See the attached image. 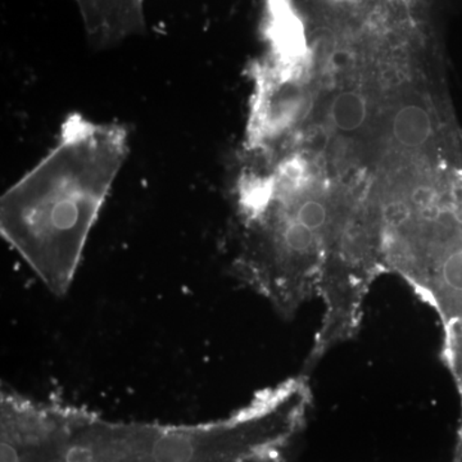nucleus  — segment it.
Segmentation results:
<instances>
[{
    "mask_svg": "<svg viewBox=\"0 0 462 462\" xmlns=\"http://www.w3.org/2000/svg\"><path fill=\"white\" fill-rule=\"evenodd\" d=\"M127 153L124 125L72 114L50 153L3 194L2 236L53 296L69 293Z\"/></svg>",
    "mask_w": 462,
    "mask_h": 462,
    "instance_id": "f03ea898",
    "label": "nucleus"
},
{
    "mask_svg": "<svg viewBox=\"0 0 462 462\" xmlns=\"http://www.w3.org/2000/svg\"><path fill=\"white\" fill-rule=\"evenodd\" d=\"M387 124L392 141L406 153L428 152L438 143V120L424 103H402Z\"/></svg>",
    "mask_w": 462,
    "mask_h": 462,
    "instance_id": "39448f33",
    "label": "nucleus"
},
{
    "mask_svg": "<svg viewBox=\"0 0 462 462\" xmlns=\"http://www.w3.org/2000/svg\"><path fill=\"white\" fill-rule=\"evenodd\" d=\"M442 360L454 379L460 397L461 419L454 462H462V327L443 329Z\"/></svg>",
    "mask_w": 462,
    "mask_h": 462,
    "instance_id": "0eeeda50",
    "label": "nucleus"
},
{
    "mask_svg": "<svg viewBox=\"0 0 462 462\" xmlns=\"http://www.w3.org/2000/svg\"><path fill=\"white\" fill-rule=\"evenodd\" d=\"M97 47H109L145 29L144 0H75Z\"/></svg>",
    "mask_w": 462,
    "mask_h": 462,
    "instance_id": "20e7f679",
    "label": "nucleus"
},
{
    "mask_svg": "<svg viewBox=\"0 0 462 462\" xmlns=\"http://www.w3.org/2000/svg\"><path fill=\"white\" fill-rule=\"evenodd\" d=\"M461 207H462V185H461Z\"/></svg>",
    "mask_w": 462,
    "mask_h": 462,
    "instance_id": "6e6552de",
    "label": "nucleus"
},
{
    "mask_svg": "<svg viewBox=\"0 0 462 462\" xmlns=\"http://www.w3.org/2000/svg\"><path fill=\"white\" fill-rule=\"evenodd\" d=\"M370 118L372 105L360 91H343L331 100L329 120L338 133H361Z\"/></svg>",
    "mask_w": 462,
    "mask_h": 462,
    "instance_id": "423d86ee",
    "label": "nucleus"
},
{
    "mask_svg": "<svg viewBox=\"0 0 462 462\" xmlns=\"http://www.w3.org/2000/svg\"><path fill=\"white\" fill-rule=\"evenodd\" d=\"M306 425L289 383L258 391L226 418L199 424L112 421L53 401L39 439L41 462H291Z\"/></svg>",
    "mask_w": 462,
    "mask_h": 462,
    "instance_id": "f257e3e1",
    "label": "nucleus"
},
{
    "mask_svg": "<svg viewBox=\"0 0 462 462\" xmlns=\"http://www.w3.org/2000/svg\"><path fill=\"white\" fill-rule=\"evenodd\" d=\"M294 153L251 162L234 189L233 272L284 320L318 297L336 188L306 175Z\"/></svg>",
    "mask_w": 462,
    "mask_h": 462,
    "instance_id": "7ed1b4c3",
    "label": "nucleus"
}]
</instances>
